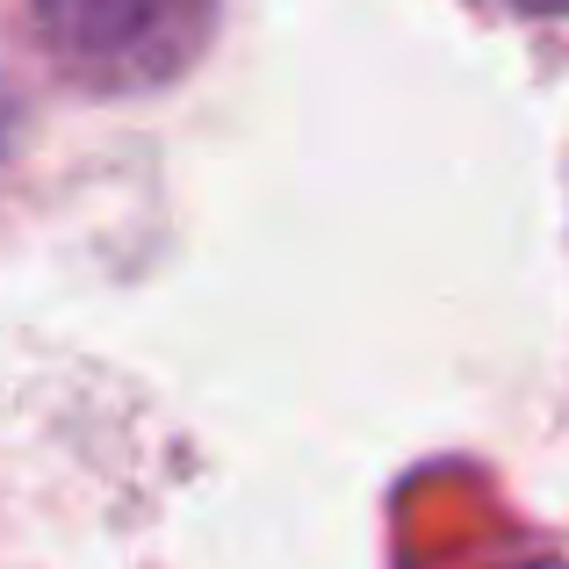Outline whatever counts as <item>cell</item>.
<instances>
[{
    "mask_svg": "<svg viewBox=\"0 0 569 569\" xmlns=\"http://www.w3.org/2000/svg\"><path fill=\"white\" fill-rule=\"evenodd\" d=\"M527 569H556V562H527Z\"/></svg>",
    "mask_w": 569,
    "mask_h": 569,
    "instance_id": "3",
    "label": "cell"
},
{
    "mask_svg": "<svg viewBox=\"0 0 569 569\" xmlns=\"http://www.w3.org/2000/svg\"><path fill=\"white\" fill-rule=\"evenodd\" d=\"M51 58L101 94L159 87L202 51L209 0H29Z\"/></svg>",
    "mask_w": 569,
    "mask_h": 569,
    "instance_id": "1",
    "label": "cell"
},
{
    "mask_svg": "<svg viewBox=\"0 0 569 569\" xmlns=\"http://www.w3.org/2000/svg\"><path fill=\"white\" fill-rule=\"evenodd\" d=\"M527 8H569V0H527Z\"/></svg>",
    "mask_w": 569,
    "mask_h": 569,
    "instance_id": "2",
    "label": "cell"
}]
</instances>
